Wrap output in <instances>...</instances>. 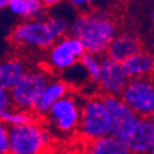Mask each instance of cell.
<instances>
[{
	"label": "cell",
	"instance_id": "1",
	"mask_svg": "<svg viewBox=\"0 0 154 154\" xmlns=\"http://www.w3.org/2000/svg\"><path fill=\"white\" fill-rule=\"evenodd\" d=\"M117 35V25L106 10L76 15L70 26V36L78 38L88 53L99 57L107 54V49Z\"/></svg>",
	"mask_w": 154,
	"mask_h": 154
},
{
	"label": "cell",
	"instance_id": "2",
	"mask_svg": "<svg viewBox=\"0 0 154 154\" xmlns=\"http://www.w3.org/2000/svg\"><path fill=\"white\" fill-rule=\"evenodd\" d=\"M79 132L88 140L111 134V116L102 96H91L83 101Z\"/></svg>",
	"mask_w": 154,
	"mask_h": 154
},
{
	"label": "cell",
	"instance_id": "3",
	"mask_svg": "<svg viewBox=\"0 0 154 154\" xmlns=\"http://www.w3.org/2000/svg\"><path fill=\"white\" fill-rule=\"evenodd\" d=\"M9 154H42L52 142V134L37 123L9 127Z\"/></svg>",
	"mask_w": 154,
	"mask_h": 154
},
{
	"label": "cell",
	"instance_id": "4",
	"mask_svg": "<svg viewBox=\"0 0 154 154\" xmlns=\"http://www.w3.org/2000/svg\"><path fill=\"white\" fill-rule=\"evenodd\" d=\"M10 41L19 46H25L37 49H49L57 41L54 32L48 21L26 20L12 30Z\"/></svg>",
	"mask_w": 154,
	"mask_h": 154
},
{
	"label": "cell",
	"instance_id": "5",
	"mask_svg": "<svg viewBox=\"0 0 154 154\" xmlns=\"http://www.w3.org/2000/svg\"><path fill=\"white\" fill-rule=\"evenodd\" d=\"M49 82L51 78L47 72L42 69L27 70L23 78L10 91L12 105L20 110H32Z\"/></svg>",
	"mask_w": 154,
	"mask_h": 154
},
{
	"label": "cell",
	"instance_id": "6",
	"mask_svg": "<svg viewBox=\"0 0 154 154\" xmlns=\"http://www.w3.org/2000/svg\"><path fill=\"white\" fill-rule=\"evenodd\" d=\"M83 102L78 101L75 95L68 94L51 107L46 120L49 126L60 133H72L79 130L82 119Z\"/></svg>",
	"mask_w": 154,
	"mask_h": 154
},
{
	"label": "cell",
	"instance_id": "7",
	"mask_svg": "<svg viewBox=\"0 0 154 154\" xmlns=\"http://www.w3.org/2000/svg\"><path fill=\"white\" fill-rule=\"evenodd\" d=\"M121 97L138 117L150 119L154 115V76L131 79Z\"/></svg>",
	"mask_w": 154,
	"mask_h": 154
},
{
	"label": "cell",
	"instance_id": "8",
	"mask_svg": "<svg viewBox=\"0 0 154 154\" xmlns=\"http://www.w3.org/2000/svg\"><path fill=\"white\" fill-rule=\"evenodd\" d=\"M86 53L83 43L70 35L58 40L48 49L47 63L57 72H67L78 63Z\"/></svg>",
	"mask_w": 154,
	"mask_h": 154
},
{
	"label": "cell",
	"instance_id": "9",
	"mask_svg": "<svg viewBox=\"0 0 154 154\" xmlns=\"http://www.w3.org/2000/svg\"><path fill=\"white\" fill-rule=\"evenodd\" d=\"M111 116V136L122 140L130 134L139 120L138 115L122 100L121 96H102Z\"/></svg>",
	"mask_w": 154,
	"mask_h": 154
},
{
	"label": "cell",
	"instance_id": "10",
	"mask_svg": "<svg viewBox=\"0 0 154 154\" xmlns=\"http://www.w3.org/2000/svg\"><path fill=\"white\" fill-rule=\"evenodd\" d=\"M101 59L100 90L105 96H121L131 79L127 76L122 63L113 60L107 56Z\"/></svg>",
	"mask_w": 154,
	"mask_h": 154
},
{
	"label": "cell",
	"instance_id": "11",
	"mask_svg": "<svg viewBox=\"0 0 154 154\" xmlns=\"http://www.w3.org/2000/svg\"><path fill=\"white\" fill-rule=\"evenodd\" d=\"M123 143L132 154H149L154 146V125L150 119L139 117Z\"/></svg>",
	"mask_w": 154,
	"mask_h": 154
},
{
	"label": "cell",
	"instance_id": "12",
	"mask_svg": "<svg viewBox=\"0 0 154 154\" xmlns=\"http://www.w3.org/2000/svg\"><path fill=\"white\" fill-rule=\"evenodd\" d=\"M142 43L139 37L131 31L120 32L111 42L107 49V57L119 63L126 62L139 51H142Z\"/></svg>",
	"mask_w": 154,
	"mask_h": 154
},
{
	"label": "cell",
	"instance_id": "13",
	"mask_svg": "<svg viewBox=\"0 0 154 154\" xmlns=\"http://www.w3.org/2000/svg\"><path fill=\"white\" fill-rule=\"evenodd\" d=\"M69 94V85L63 79H51L48 85L43 90L42 95L38 97L36 104L32 107V112L36 116H47L51 107L60 99L66 97Z\"/></svg>",
	"mask_w": 154,
	"mask_h": 154
},
{
	"label": "cell",
	"instance_id": "14",
	"mask_svg": "<svg viewBox=\"0 0 154 154\" xmlns=\"http://www.w3.org/2000/svg\"><path fill=\"white\" fill-rule=\"evenodd\" d=\"M122 67L130 79L154 76V54L142 49L123 62Z\"/></svg>",
	"mask_w": 154,
	"mask_h": 154
},
{
	"label": "cell",
	"instance_id": "15",
	"mask_svg": "<svg viewBox=\"0 0 154 154\" xmlns=\"http://www.w3.org/2000/svg\"><path fill=\"white\" fill-rule=\"evenodd\" d=\"M9 11L26 20L46 21L49 17V9L41 0H10Z\"/></svg>",
	"mask_w": 154,
	"mask_h": 154
},
{
	"label": "cell",
	"instance_id": "16",
	"mask_svg": "<svg viewBox=\"0 0 154 154\" xmlns=\"http://www.w3.org/2000/svg\"><path fill=\"white\" fill-rule=\"evenodd\" d=\"M26 73L27 69L20 59H4L0 64V89L11 91Z\"/></svg>",
	"mask_w": 154,
	"mask_h": 154
},
{
	"label": "cell",
	"instance_id": "17",
	"mask_svg": "<svg viewBox=\"0 0 154 154\" xmlns=\"http://www.w3.org/2000/svg\"><path fill=\"white\" fill-rule=\"evenodd\" d=\"M85 154H132L128 147L113 136L89 140L85 146Z\"/></svg>",
	"mask_w": 154,
	"mask_h": 154
},
{
	"label": "cell",
	"instance_id": "18",
	"mask_svg": "<svg viewBox=\"0 0 154 154\" xmlns=\"http://www.w3.org/2000/svg\"><path fill=\"white\" fill-rule=\"evenodd\" d=\"M0 120L2 123L9 125V127H14V126H25V125H30L35 122L33 117V112L27 111V110H2L0 111Z\"/></svg>",
	"mask_w": 154,
	"mask_h": 154
},
{
	"label": "cell",
	"instance_id": "19",
	"mask_svg": "<svg viewBox=\"0 0 154 154\" xmlns=\"http://www.w3.org/2000/svg\"><path fill=\"white\" fill-rule=\"evenodd\" d=\"M101 60L102 59H100L99 56L88 53V52L80 59L82 66L85 68L89 76H90L91 83H94V84H96V83L99 84L100 78H101Z\"/></svg>",
	"mask_w": 154,
	"mask_h": 154
},
{
	"label": "cell",
	"instance_id": "20",
	"mask_svg": "<svg viewBox=\"0 0 154 154\" xmlns=\"http://www.w3.org/2000/svg\"><path fill=\"white\" fill-rule=\"evenodd\" d=\"M48 23L52 31L54 32L56 37L58 40L68 36L67 33H70V26H72V21H69L66 16L62 15H49L48 17Z\"/></svg>",
	"mask_w": 154,
	"mask_h": 154
},
{
	"label": "cell",
	"instance_id": "21",
	"mask_svg": "<svg viewBox=\"0 0 154 154\" xmlns=\"http://www.w3.org/2000/svg\"><path fill=\"white\" fill-rule=\"evenodd\" d=\"M9 152H10L9 127L2 123V126H0V154H9Z\"/></svg>",
	"mask_w": 154,
	"mask_h": 154
},
{
	"label": "cell",
	"instance_id": "22",
	"mask_svg": "<svg viewBox=\"0 0 154 154\" xmlns=\"http://www.w3.org/2000/svg\"><path fill=\"white\" fill-rule=\"evenodd\" d=\"M12 105V99L11 94L8 90L0 89V111L2 110H9Z\"/></svg>",
	"mask_w": 154,
	"mask_h": 154
},
{
	"label": "cell",
	"instance_id": "23",
	"mask_svg": "<svg viewBox=\"0 0 154 154\" xmlns=\"http://www.w3.org/2000/svg\"><path fill=\"white\" fill-rule=\"evenodd\" d=\"M72 6L75 10H79L80 14H89L90 12V2H86V0H73L70 2Z\"/></svg>",
	"mask_w": 154,
	"mask_h": 154
},
{
	"label": "cell",
	"instance_id": "24",
	"mask_svg": "<svg viewBox=\"0 0 154 154\" xmlns=\"http://www.w3.org/2000/svg\"><path fill=\"white\" fill-rule=\"evenodd\" d=\"M59 4V2H57V0H45L43 2V5L46 6V8H52V6H57Z\"/></svg>",
	"mask_w": 154,
	"mask_h": 154
},
{
	"label": "cell",
	"instance_id": "25",
	"mask_svg": "<svg viewBox=\"0 0 154 154\" xmlns=\"http://www.w3.org/2000/svg\"><path fill=\"white\" fill-rule=\"evenodd\" d=\"M9 2L10 0H0V8L4 9L5 6H9Z\"/></svg>",
	"mask_w": 154,
	"mask_h": 154
},
{
	"label": "cell",
	"instance_id": "26",
	"mask_svg": "<svg viewBox=\"0 0 154 154\" xmlns=\"http://www.w3.org/2000/svg\"><path fill=\"white\" fill-rule=\"evenodd\" d=\"M150 20L154 22V8L150 10Z\"/></svg>",
	"mask_w": 154,
	"mask_h": 154
},
{
	"label": "cell",
	"instance_id": "27",
	"mask_svg": "<svg viewBox=\"0 0 154 154\" xmlns=\"http://www.w3.org/2000/svg\"><path fill=\"white\" fill-rule=\"evenodd\" d=\"M149 154H154V146H153V148H152V150L149 152Z\"/></svg>",
	"mask_w": 154,
	"mask_h": 154
},
{
	"label": "cell",
	"instance_id": "28",
	"mask_svg": "<svg viewBox=\"0 0 154 154\" xmlns=\"http://www.w3.org/2000/svg\"><path fill=\"white\" fill-rule=\"evenodd\" d=\"M150 121H152V122H153V125H154V115H153V116L150 117Z\"/></svg>",
	"mask_w": 154,
	"mask_h": 154
}]
</instances>
